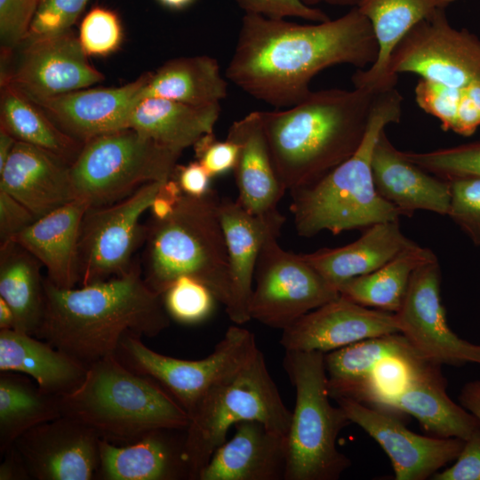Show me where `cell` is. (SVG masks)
Instances as JSON below:
<instances>
[{
    "label": "cell",
    "mask_w": 480,
    "mask_h": 480,
    "mask_svg": "<svg viewBox=\"0 0 480 480\" xmlns=\"http://www.w3.org/2000/svg\"><path fill=\"white\" fill-rule=\"evenodd\" d=\"M378 52L371 23L357 7L313 24L245 13L226 77L252 97L286 108L311 93L309 84L322 70L340 64L364 69Z\"/></svg>",
    "instance_id": "obj_1"
},
{
    "label": "cell",
    "mask_w": 480,
    "mask_h": 480,
    "mask_svg": "<svg viewBox=\"0 0 480 480\" xmlns=\"http://www.w3.org/2000/svg\"><path fill=\"white\" fill-rule=\"evenodd\" d=\"M45 307L35 335L86 367L116 356L127 334L152 338L170 325L162 295L145 282L137 263L127 274L62 289L47 278Z\"/></svg>",
    "instance_id": "obj_2"
},
{
    "label": "cell",
    "mask_w": 480,
    "mask_h": 480,
    "mask_svg": "<svg viewBox=\"0 0 480 480\" xmlns=\"http://www.w3.org/2000/svg\"><path fill=\"white\" fill-rule=\"evenodd\" d=\"M378 92L367 87L312 91L292 107L260 111L273 164L285 191L315 182L356 151Z\"/></svg>",
    "instance_id": "obj_3"
},
{
    "label": "cell",
    "mask_w": 480,
    "mask_h": 480,
    "mask_svg": "<svg viewBox=\"0 0 480 480\" xmlns=\"http://www.w3.org/2000/svg\"><path fill=\"white\" fill-rule=\"evenodd\" d=\"M402 104L396 86L378 92L356 151L319 180L290 191L298 235L311 237L324 230L340 234L399 220V212L375 190L372 158L380 132L400 122Z\"/></svg>",
    "instance_id": "obj_4"
},
{
    "label": "cell",
    "mask_w": 480,
    "mask_h": 480,
    "mask_svg": "<svg viewBox=\"0 0 480 480\" xmlns=\"http://www.w3.org/2000/svg\"><path fill=\"white\" fill-rule=\"evenodd\" d=\"M61 413L114 444L160 429H186L187 411L159 383L124 366L116 356L90 365L83 382L60 396Z\"/></svg>",
    "instance_id": "obj_5"
},
{
    "label": "cell",
    "mask_w": 480,
    "mask_h": 480,
    "mask_svg": "<svg viewBox=\"0 0 480 480\" xmlns=\"http://www.w3.org/2000/svg\"><path fill=\"white\" fill-rule=\"evenodd\" d=\"M220 203L212 189L202 196L183 194L170 216L152 219L147 225L141 269L154 292L162 295L175 279L188 276L204 284L217 301L227 306L229 270Z\"/></svg>",
    "instance_id": "obj_6"
},
{
    "label": "cell",
    "mask_w": 480,
    "mask_h": 480,
    "mask_svg": "<svg viewBox=\"0 0 480 480\" xmlns=\"http://www.w3.org/2000/svg\"><path fill=\"white\" fill-rule=\"evenodd\" d=\"M324 354L285 351L283 366L296 399L286 436L284 480H337L351 466L336 445L340 432L351 421L330 402Z\"/></svg>",
    "instance_id": "obj_7"
},
{
    "label": "cell",
    "mask_w": 480,
    "mask_h": 480,
    "mask_svg": "<svg viewBox=\"0 0 480 480\" xmlns=\"http://www.w3.org/2000/svg\"><path fill=\"white\" fill-rule=\"evenodd\" d=\"M292 418L273 380L262 352L239 372L213 387L189 414L185 450L192 480H197L231 427L258 420L287 436Z\"/></svg>",
    "instance_id": "obj_8"
},
{
    "label": "cell",
    "mask_w": 480,
    "mask_h": 480,
    "mask_svg": "<svg viewBox=\"0 0 480 480\" xmlns=\"http://www.w3.org/2000/svg\"><path fill=\"white\" fill-rule=\"evenodd\" d=\"M180 155L132 128L96 136L70 165L75 198L90 206L115 204L145 184L172 178Z\"/></svg>",
    "instance_id": "obj_9"
},
{
    "label": "cell",
    "mask_w": 480,
    "mask_h": 480,
    "mask_svg": "<svg viewBox=\"0 0 480 480\" xmlns=\"http://www.w3.org/2000/svg\"><path fill=\"white\" fill-rule=\"evenodd\" d=\"M258 351L254 334L233 325L213 351L200 360H184L157 353L147 347L141 337L133 334L121 340L116 356L131 371L159 383L189 416L213 387L239 372Z\"/></svg>",
    "instance_id": "obj_10"
},
{
    "label": "cell",
    "mask_w": 480,
    "mask_h": 480,
    "mask_svg": "<svg viewBox=\"0 0 480 480\" xmlns=\"http://www.w3.org/2000/svg\"><path fill=\"white\" fill-rule=\"evenodd\" d=\"M164 181L143 185L112 204L90 206L80 228L77 247L78 284L86 285L121 276L137 264L133 255L145 243L148 226L140 224Z\"/></svg>",
    "instance_id": "obj_11"
},
{
    "label": "cell",
    "mask_w": 480,
    "mask_h": 480,
    "mask_svg": "<svg viewBox=\"0 0 480 480\" xmlns=\"http://www.w3.org/2000/svg\"><path fill=\"white\" fill-rule=\"evenodd\" d=\"M388 73H410L451 89L480 94V38L456 28L446 10L413 27L391 53Z\"/></svg>",
    "instance_id": "obj_12"
},
{
    "label": "cell",
    "mask_w": 480,
    "mask_h": 480,
    "mask_svg": "<svg viewBox=\"0 0 480 480\" xmlns=\"http://www.w3.org/2000/svg\"><path fill=\"white\" fill-rule=\"evenodd\" d=\"M279 236H269L260 252L249 313L251 319L283 331L340 293L302 254L284 250Z\"/></svg>",
    "instance_id": "obj_13"
},
{
    "label": "cell",
    "mask_w": 480,
    "mask_h": 480,
    "mask_svg": "<svg viewBox=\"0 0 480 480\" xmlns=\"http://www.w3.org/2000/svg\"><path fill=\"white\" fill-rule=\"evenodd\" d=\"M440 292L441 268L436 257L412 274L402 306L395 313L400 332L428 362L452 366L480 364V344L463 340L451 330Z\"/></svg>",
    "instance_id": "obj_14"
},
{
    "label": "cell",
    "mask_w": 480,
    "mask_h": 480,
    "mask_svg": "<svg viewBox=\"0 0 480 480\" xmlns=\"http://www.w3.org/2000/svg\"><path fill=\"white\" fill-rule=\"evenodd\" d=\"M21 44L15 67L1 73V84L15 87L30 100L88 88L104 79L90 64L71 28L29 36Z\"/></svg>",
    "instance_id": "obj_15"
},
{
    "label": "cell",
    "mask_w": 480,
    "mask_h": 480,
    "mask_svg": "<svg viewBox=\"0 0 480 480\" xmlns=\"http://www.w3.org/2000/svg\"><path fill=\"white\" fill-rule=\"evenodd\" d=\"M351 423L372 436L391 460L396 480L432 477L460 453L465 440L421 436L404 424L405 413L347 398L334 399Z\"/></svg>",
    "instance_id": "obj_16"
},
{
    "label": "cell",
    "mask_w": 480,
    "mask_h": 480,
    "mask_svg": "<svg viewBox=\"0 0 480 480\" xmlns=\"http://www.w3.org/2000/svg\"><path fill=\"white\" fill-rule=\"evenodd\" d=\"M99 435L85 424L60 416L39 424L13 444L31 479H97L100 468Z\"/></svg>",
    "instance_id": "obj_17"
},
{
    "label": "cell",
    "mask_w": 480,
    "mask_h": 480,
    "mask_svg": "<svg viewBox=\"0 0 480 480\" xmlns=\"http://www.w3.org/2000/svg\"><path fill=\"white\" fill-rule=\"evenodd\" d=\"M285 351L331 352L357 341L400 332L395 313L372 309L342 296L309 311L282 331Z\"/></svg>",
    "instance_id": "obj_18"
},
{
    "label": "cell",
    "mask_w": 480,
    "mask_h": 480,
    "mask_svg": "<svg viewBox=\"0 0 480 480\" xmlns=\"http://www.w3.org/2000/svg\"><path fill=\"white\" fill-rule=\"evenodd\" d=\"M149 72L118 87L84 88L54 97L30 100L64 132L84 143L128 128L130 116L142 98Z\"/></svg>",
    "instance_id": "obj_19"
},
{
    "label": "cell",
    "mask_w": 480,
    "mask_h": 480,
    "mask_svg": "<svg viewBox=\"0 0 480 480\" xmlns=\"http://www.w3.org/2000/svg\"><path fill=\"white\" fill-rule=\"evenodd\" d=\"M219 212L229 270V300L225 308L229 319L240 325L251 320L249 307L261 247L269 236L280 235L285 218L278 210L252 214L228 198L220 199Z\"/></svg>",
    "instance_id": "obj_20"
},
{
    "label": "cell",
    "mask_w": 480,
    "mask_h": 480,
    "mask_svg": "<svg viewBox=\"0 0 480 480\" xmlns=\"http://www.w3.org/2000/svg\"><path fill=\"white\" fill-rule=\"evenodd\" d=\"M186 429L160 428L117 445L100 438V480H192Z\"/></svg>",
    "instance_id": "obj_21"
},
{
    "label": "cell",
    "mask_w": 480,
    "mask_h": 480,
    "mask_svg": "<svg viewBox=\"0 0 480 480\" xmlns=\"http://www.w3.org/2000/svg\"><path fill=\"white\" fill-rule=\"evenodd\" d=\"M376 192L401 215L411 217L418 210L447 215L450 204L448 180L436 176L408 159L388 138H378L372 158Z\"/></svg>",
    "instance_id": "obj_22"
},
{
    "label": "cell",
    "mask_w": 480,
    "mask_h": 480,
    "mask_svg": "<svg viewBox=\"0 0 480 480\" xmlns=\"http://www.w3.org/2000/svg\"><path fill=\"white\" fill-rule=\"evenodd\" d=\"M234 427L233 437L215 450L197 480H284L286 436L258 420Z\"/></svg>",
    "instance_id": "obj_23"
},
{
    "label": "cell",
    "mask_w": 480,
    "mask_h": 480,
    "mask_svg": "<svg viewBox=\"0 0 480 480\" xmlns=\"http://www.w3.org/2000/svg\"><path fill=\"white\" fill-rule=\"evenodd\" d=\"M0 189L37 218L75 199L70 165L42 148L18 140L0 171Z\"/></svg>",
    "instance_id": "obj_24"
},
{
    "label": "cell",
    "mask_w": 480,
    "mask_h": 480,
    "mask_svg": "<svg viewBox=\"0 0 480 480\" xmlns=\"http://www.w3.org/2000/svg\"><path fill=\"white\" fill-rule=\"evenodd\" d=\"M227 139L238 147L233 168L238 191L236 202L254 215L276 211L285 189L273 164L260 111H252L233 122Z\"/></svg>",
    "instance_id": "obj_25"
},
{
    "label": "cell",
    "mask_w": 480,
    "mask_h": 480,
    "mask_svg": "<svg viewBox=\"0 0 480 480\" xmlns=\"http://www.w3.org/2000/svg\"><path fill=\"white\" fill-rule=\"evenodd\" d=\"M460 0H362L356 6L372 28L379 52L375 62L352 76L354 87L380 92L396 87L398 76L388 73L392 52L418 23Z\"/></svg>",
    "instance_id": "obj_26"
},
{
    "label": "cell",
    "mask_w": 480,
    "mask_h": 480,
    "mask_svg": "<svg viewBox=\"0 0 480 480\" xmlns=\"http://www.w3.org/2000/svg\"><path fill=\"white\" fill-rule=\"evenodd\" d=\"M90 207L80 198L36 219L14 241L32 253L47 270V279L62 289L76 287L77 247L83 217Z\"/></svg>",
    "instance_id": "obj_27"
},
{
    "label": "cell",
    "mask_w": 480,
    "mask_h": 480,
    "mask_svg": "<svg viewBox=\"0 0 480 480\" xmlns=\"http://www.w3.org/2000/svg\"><path fill=\"white\" fill-rule=\"evenodd\" d=\"M441 366L428 363L382 407L413 416L432 436L467 440L480 421L449 397Z\"/></svg>",
    "instance_id": "obj_28"
},
{
    "label": "cell",
    "mask_w": 480,
    "mask_h": 480,
    "mask_svg": "<svg viewBox=\"0 0 480 480\" xmlns=\"http://www.w3.org/2000/svg\"><path fill=\"white\" fill-rule=\"evenodd\" d=\"M88 367L49 342L16 330H0V372L30 377L45 393L63 396L84 380Z\"/></svg>",
    "instance_id": "obj_29"
},
{
    "label": "cell",
    "mask_w": 480,
    "mask_h": 480,
    "mask_svg": "<svg viewBox=\"0 0 480 480\" xmlns=\"http://www.w3.org/2000/svg\"><path fill=\"white\" fill-rule=\"evenodd\" d=\"M414 244L403 234L398 220H391L364 228L358 239L347 245L302 255L338 290L341 283L376 270Z\"/></svg>",
    "instance_id": "obj_30"
},
{
    "label": "cell",
    "mask_w": 480,
    "mask_h": 480,
    "mask_svg": "<svg viewBox=\"0 0 480 480\" xmlns=\"http://www.w3.org/2000/svg\"><path fill=\"white\" fill-rule=\"evenodd\" d=\"M220 105L194 106L146 97L134 107L128 128H132L176 152L194 146L203 136L213 133Z\"/></svg>",
    "instance_id": "obj_31"
},
{
    "label": "cell",
    "mask_w": 480,
    "mask_h": 480,
    "mask_svg": "<svg viewBox=\"0 0 480 480\" xmlns=\"http://www.w3.org/2000/svg\"><path fill=\"white\" fill-rule=\"evenodd\" d=\"M388 357L423 358L401 332L365 339L324 354L331 398L362 403L372 373Z\"/></svg>",
    "instance_id": "obj_32"
},
{
    "label": "cell",
    "mask_w": 480,
    "mask_h": 480,
    "mask_svg": "<svg viewBox=\"0 0 480 480\" xmlns=\"http://www.w3.org/2000/svg\"><path fill=\"white\" fill-rule=\"evenodd\" d=\"M227 95L228 83L220 64L207 55L166 61L149 72L142 92V98H162L194 106L220 104Z\"/></svg>",
    "instance_id": "obj_33"
},
{
    "label": "cell",
    "mask_w": 480,
    "mask_h": 480,
    "mask_svg": "<svg viewBox=\"0 0 480 480\" xmlns=\"http://www.w3.org/2000/svg\"><path fill=\"white\" fill-rule=\"evenodd\" d=\"M42 263L14 241L0 244V297L15 316L14 330L35 335L44 312Z\"/></svg>",
    "instance_id": "obj_34"
},
{
    "label": "cell",
    "mask_w": 480,
    "mask_h": 480,
    "mask_svg": "<svg viewBox=\"0 0 480 480\" xmlns=\"http://www.w3.org/2000/svg\"><path fill=\"white\" fill-rule=\"evenodd\" d=\"M0 127L16 140L42 148L71 165L84 143L69 136L22 92L1 84Z\"/></svg>",
    "instance_id": "obj_35"
},
{
    "label": "cell",
    "mask_w": 480,
    "mask_h": 480,
    "mask_svg": "<svg viewBox=\"0 0 480 480\" xmlns=\"http://www.w3.org/2000/svg\"><path fill=\"white\" fill-rule=\"evenodd\" d=\"M62 416L60 396L44 392L28 376L0 374V452L30 428Z\"/></svg>",
    "instance_id": "obj_36"
},
{
    "label": "cell",
    "mask_w": 480,
    "mask_h": 480,
    "mask_svg": "<svg viewBox=\"0 0 480 480\" xmlns=\"http://www.w3.org/2000/svg\"><path fill=\"white\" fill-rule=\"evenodd\" d=\"M435 258L430 249L416 244L376 270L341 283L338 292L340 296L361 306L396 313L413 271Z\"/></svg>",
    "instance_id": "obj_37"
},
{
    "label": "cell",
    "mask_w": 480,
    "mask_h": 480,
    "mask_svg": "<svg viewBox=\"0 0 480 480\" xmlns=\"http://www.w3.org/2000/svg\"><path fill=\"white\" fill-rule=\"evenodd\" d=\"M417 105L436 117L445 131L469 137L480 127V94L470 93L419 78Z\"/></svg>",
    "instance_id": "obj_38"
},
{
    "label": "cell",
    "mask_w": 480,
    "mask_h": 480,
    "mask_svg": "<svg viewBox=\"0 0 480 480\" xmlns=\"http://www.w3.org/2000/svg\"><path fill=\"white\" fill-rule=\"evenodd\" d=\"M164 308L170 317L185 324H196L207 319L217 300L201 281L181 276L162 294Z\"/></svg>",
    "instance_id": "obj_39"
},
{
    "label": "cell",
    "mask_w": 480,
    "mask_h": 480,
    "mask_svg": "<svg viewBox=\"0 0 480 480\" xmlns=\"http://www.w3.org/2000/svg\"><path fill=\"white\" fill-rule=\"evenodd\" d=\"M404 153L425 171L445 180L467 175L480 176V140L427 152Z\"/></svg>",
    "instance_id": "obj_40"
},
{
    "label": "cell",
    "mask_w": 480,
    "mask_h": 480,
    "mask_svg": "<svg viewBox=\"0 0 480 480\" xmlns=\"http://www.w3.org/2000/svg\"><path fill=\"white\" fill-rule=\"evenodd\" d=\"M450 204L447 216L480 246V176L449 179Z\"/></svg>",
    "instance_id": "obj_41"
},
{
    "label": "cell",
    "mask_w": 480,
    "mask_h": 480,
    "mask_svg": "<svg viewBox=\"0 0 480 480\" xmlns=\"http://www.w3.org/2000/svg\"><path fill=\"white\" fill-rule=\"evenodd\" d=\"M80 43L87 55H107L120 44L122 28L117 15L101 7L92 9L84 18Z\"/></svg>",
    "instance_id": "obj_42"
},
{
    "label": "cell",
    "mask_w": 480,
    "mask_h": 480,
    "mask_svg": "<svg viewBox=\"0 0 480 480\" xmlns=\"http://www.w3.org/2000/svg\"><path fill=\"white\" fill-rule=\"evenodd\" d=\"M39 0H0L1 56H10L28 37Z\"/></svg>",
    "instance_id": "obj_43"
},
{
    "label": "cell",
    "mask_w": 480,
    "mask_h": 480,
    "mask_svg": "<svg viewBox=\"0 0 480 480\" xmlns=\"http://www.w3.org/2000/svg\"><path fill=\"white\" fill-rule=\"evenodd\" d=\"M88 1L39 0L28 37L71 28Z\"/></svg>",
    "instance_id": "obj_44"
},
{
    "label": "cell",
    "mask_w": 480,
    "mask_h": 480,
    "mask_svg": "<svg viewBox=\"0 0 480 480\" xmlns=\"http://www.w3.org/2000/svg\"><path fill=\"white\" fill-rule=\"evenodd\" d=\"M248 14H258L269 19L301 18L311 22L330 20L321 9L308 6L301 0H234Z\"/></svg>",
    "instance_id": "obj_45"
},
{
    "label": "cell",
    "mask_w": 480,
    "mask_h": 480,
    "mask_svg": "<svg viewBox=\"0 0 480 480\" xmlns=\"http://www.w3.org/2000/svg\"><path fill=\"white\" fill-rule=\"evenodd\" d=\"M193 147L197 161L212 177L223 174L235 166L238 147L228 139L218 140L213 133H209Z\"/></svg>",
    "instance_id": "obj_46"
},
{
    "label": "cell",
    "mask_w": 480,
    "mask_h": 480,
    "mask_svg": "<svg viewBox=\"0 0 480 480\" xmlns=\"http://www.w3.org/2000/svg\"><path fill=\"white\" fill-rule=\"evenodd\" d=\"M433 480H480V425L465 440L451 467L436 472Z\"/></svg>",
    "instance_id": "obj_47"
},
{
    "label": "cell",
    "mask_w": 480,
    "mask_h": 480,
    "mask_svg": "<svg viewBox=\"0 0 480 480\" xmlns=\"http://www.w3.org/2000/svg\"><path fill=\"white\" fill-rule=\"evenodd\" d=\"M36 219L28 207L0 189V244L11 241Z\"/></svg>",
    "instance_id": "obj_48"
},
{
    "label": "cell",
    "mask_w": 480,
    "mask_h": 480,
    "mask_svg": "<svg viewBox=\"0 0 480 480\" xmlns=\"http://www.w3.org/2000/svg\"><path fill=\"white\" fill-rule=\"evenodd\" d=\"M174 177L183 194L202 196L210 190L212 176L197 160L187 165H178Z\"/></svg>",
    "instance_id": "obj_49"
},
{
    "label": "cell",
    "mask_w": 480,
    "mask_h": 480,
    "mask_svg": "<svg viewBox=\"0 0 480 480\" xmlns=\"http://www.w3.org/2000/svg\"><path fill=\"white\" fill-rule=\"evenodd\" d=\"M2 455L4 459L0 466V480L31 479L21 457L13 445Z\"/></svg>",
    "instance_id": "obj_50"
},
{
    "label": "cell",
    "mask_w": 480,
    "mask_h": 480,
    "mask_svg": "<svg viewBox=\"0 0 480 480\" xmlns=\"http://www.w3.org/2000/svg\"><path fill=\"white\" fill-rule=\"evenodd\" d=\"M459 402L480 421V380L467 382L462 387Z\"/></svg>",
    "instance_id": "obj_51"
},
{
    "label": "cell",
    "mask_w": 480,
    "mask_h": 480,
    "mask_svg": "<svg viewBox=\"0 0 480 480\" xmlns=\"http://www.w3.org/2000/svg\"><path fill=\"white\" fill-rule=\"evenodd\" d=\"M178 201L160 192L158 189L149 208L152 212V219L161 220L170 216Z\"/></svg>",
    "instance_id": "obj_52"
},
{
    "label": "cell",
    "mask_w": 480,
    "mask_h": 480,
    "mask_svg": "<svg viewBox=\"0 0 480 480\" xmlns=\"http://www.w3.org/2000/svg\"><path fill=\"white\" fill-rule=\"evenodd\" d=\"M16 141L8 132L0 127V171L5 165Z\"/></svg>",
    "instance_id": "obj_53"
},
{
    "label": "cell",
    "mask_w": 480,
    "mask_h": 480,
    "mask_svg": "<svg viewBox=\"0 0 480 480\" xmlns=\"http://www.w3.org/2000/svg\"><path fill=\"white\" fill-rule=\"evenodd\" d=\"M15 316L10 305L0 297V330H13Z\"/></svg>",
    "instance_id": "obj_54"
},
{
    "label": "cell",
    "mask_w": 480,
    "mask_h": 480,
    "mask_svg": "<svg viewBox=\"0 0 480 480\" xmlns=\"http://www.w3.org/2000/svg\"><path fill=\"white\" fill-rule=\"evenodd\" d=\"M305 4L315 7L316 4H326L330 5L356 7L362 0H301Z\"/></svg>",
    "instance_id": "obj_55"
},
{
    "label": "cell",
    "mask_w": 480,
    "mask_h": 480,
    "mask_svg": "<svg viewBox=\"0 0 480 480\" xmlns=\"http://www.w3.org/2000/svg\"><path fill=\"white\" fill-rule=\"evenodd\" d=\"M164 6L172 10H181L188 6L195 0H157Z\"/></svg>",
    "instance_id": "obj_56"
}]
</instances>
